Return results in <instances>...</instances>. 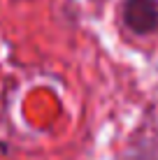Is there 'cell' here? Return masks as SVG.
Instances as JSON below:
<instances>
[{
    "instance_id": "1",
    "label": "cell",
    "mask_w": 158,
    "mask_h": 160,
    "mask_svg": "<svg viewBox=\"0 0 158 160\" xmlns=\"http://www.w3.org/2000/svg\"><path fill=\"white\" fill-rule=\"evenodd\" d=\"M123 23L135 35H151L158 28V2L156 0H126Z\"/></svg>"
},
{
    "instance_id": "2",
    "label": "cell",
    "mask_w": 158,
    "mask_h": 160,
    "mask_svg": "<svg viewBox=\"0 0 158 160\" xmlns=\"http://www.w3.org/2000/svg\"><path fill=\"white\" fill-rule=\"evenodd\" d=\"M128 160H158V139H149L142 146H137L128 156Z\"/></svg>"
}]
</instances>
